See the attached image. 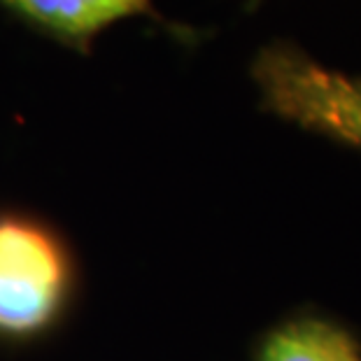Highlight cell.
I'll return each instance as SVG.
<instances>
[{
	"mask_svg": "<svg viewBox=\"0 0 361 361\" xmlns=\"http://www.w3.org/2000/svg\"><path fill=\"white\" fill-rule=\"evenodd\" d=\"M261 361H361L355 341L326 322H294L266 343Z\"/></svg>",
	"mask_w": 361,
	"mask_h": 361,
	"instance_id": "4",
	"label": "cell"
},
{
	"mask_svg": "<svg viewBox=\"0 0 361 361\" xmlns=\"http://www.w3.org/2000/svg\"><path fill=\"white\" fill-rule=\"evenodd\" d=\"M66 289L68 259L56 238L28 219H0V331H37Z\"/></svg>",
	"mask_w": 361,
	"mask_h": 361,
	"instance_id": "2",
	"label": "cell"
},
{
	"mask_svg": "<svg viewBox=\"0 0 361 361\" xmlns=\"http://www.w3.org/2000/svg\"><path fill=\"white\" fill-rule=\"evenodd\" d=\"M33 24L63 40L84 42L114 21L145 12L149 0H3Z\"/></svg>",
	"mask_w": 361,
	"mask_h": 361,
	"instance_id": "3",
	"label": "cell"
},
{
	"mask_svg": "<svg viewBox=\"0 0 361 361\" xmlns=\"http://www.w3.org/2000/svg\"><path fill=\"white\" fill-rule=\"evenodd\" d=\"M257 82L266 103L282 117L361 149V80L278 44L259 56Z\"/></svg>",
	"mask_w": 361,
	"mask_h": 361,
	"instance_id": "1",
	"label": "cell"
}]
</instances>
